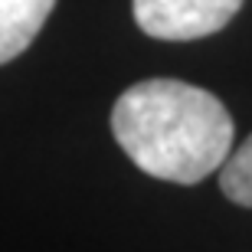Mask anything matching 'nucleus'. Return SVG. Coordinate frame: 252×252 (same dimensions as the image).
Returning a JSON list of instances; mask_svg holds the SVG:
<instances>
[{"label": "nucleus", "instance_id": "nucleus-1", "mask_svg": "<svg viewBox=\"0 0 252 252\" xmlns=\"http://www.w3.org/2000/svg\"><path fill=\"white\" fill-rule=\"evenodd\" d=\"M112 134L144 174L200 184L233 154L236 128L213 92L180 79H144L118 95Z\"/></svg>", "mask_w": 252, "mask_h": 252}, {"label": "nucleus", "instance_id": "nucleus-2", "mask_svg": "<svg viewBox=\"0 0 252 252\" xmlns=\"http://www.w3.org/2000/svg\"><path fill=\"white\" fill-rule=\"evenodd\" d=\"M138 27L154 39H200L229 23L243 0H131Z\"/></svg>", "mask_w": 252, "mask_h": 252}, {"label": "nucleus", "instance_id": "nucleus-4", "mask_svg": "<svg viewBox=\"0 0 252 252\" xmlns=\"http://www.w3.org/2000/svg\"><path fill=\"white\" fill-rule=\"evenodd\" d=\"M220 190H223L226 200H233L236 206L252 210V134L226 158L223 167H220Z\"/></svg>", "mask_w": 252, "mask_h": 252}, {"label": "nucleus", "instance_id": "nucleus-3", "mask_svg": "<svg viewBox=\"0 0 252 252\" xmlns=\"http://www.w3.org/2000/svg\"><path fill=\"white\" fill-rule=\"evenodd\" d=\"M56 0H0V65L27 53Z\"/></svg>", "mask_w": 252, "mask_h": 252}]
</instances>
